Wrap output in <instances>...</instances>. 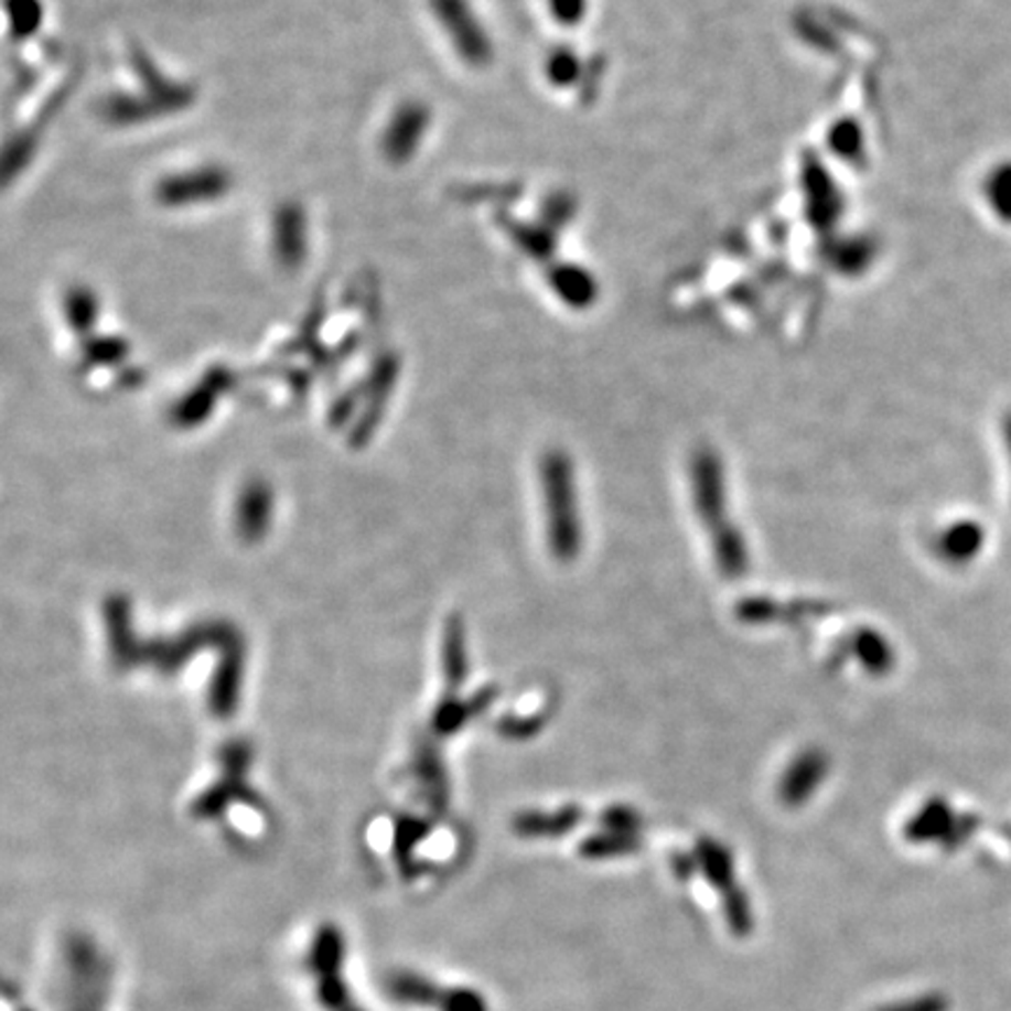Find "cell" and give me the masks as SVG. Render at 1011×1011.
Returning <instances> with one entry per match:
<instances>
[{"label": "cell", "mask_w": 1011, "mask_h": 1011, "mask_svg": "<svg viewBox=\"0 0 1011 1011\" xmlns=\"http://www.w3.org/2000/svg\"><path fill=\"white\" fill-rule=\"evenodd\" d=\"M541 492L548 518V548L552 558L571 562L581 550L583 527L577 508L574 469L564 452H548L541 460Z\"/></svg>", "instance_id": "1"}, {"label": "cell", "mask_w": 1011, "mask_h": 1011, "mask_svg": "<svg viewBox=\"0 0 1011 1011\" xmlns=\"http://www.w3.org/2000/svg\"><path fill=\"white\" fill-rule=\"evenodd\" d=\"M233 176L230 171L223 166H197L193 171H183V174L166 176L158 183L155 197L160 204L169 208H185L193 204L216 202L230 193Z\"/></svg>", "instance_id": "2"}, {"label": "cell", "mask_w": 1011, "mask_h": 1011, "mask_svg": "<svg viewBox=\"0 0 1011 1011\" xmlns=\"http://www.w3.org/2000/svg\"><path fill=\"white\" fill-rule=\"evenodd\" d=\"M693 502L700 520L710 531L727 525L723 508H727V490H723V469L719 456L710 450H700L691 462Z\"/></svg>", "instance_id": "3"}, {"label": "cell", "mask_w": 1011, "mask_h": 1011, "mask_svg": "<svg viewBox=\"0 0 1011 1011\" xmlns=\"http://www.w3.org/2000/svg\"><path fill=\"white\" fill-rule=\"evenodd\" d=\"M310 237H308V216L300 204H281L272 221V251L283 270H298L308 258Z\"/></svg>", "instance_id": "4"}, {"label": "cell", "mask_w": 1011, "mask_h": 1011, "mask_svg": "<svg viewBox=\"0 0 1011 1011\" xmlns=\"http://www.w3.org/2000/svg\"><path fill=\"white\" fill-rule=\"evenodd\" d=\"M827 773H829L827 754H822L819 750L800 752L779 777L777 796L782 800V806H787V808L804 806L806 800L817 792V787L822 785Z\"/></svg>", "instance_id": "5"}, {"label": "cell", "mask_w": 1011, "mask_h": 1011, "mask_svg": "<svg viewBox=\"0 0 1011 1011\" xmlns=\"http://www.w3.org/2000/svg\"><path fill=\"white\" fill-rule=\"evenodd\" d=\"M316 969L321 971L326 981L321 988V998L331 1011H361L352 1004L345 983L340 979V965H342V939L335 929H326L321 934L314 948Z\"/></svg>", "instance_id": "6"}, {"label": "cell", "mask_w": 1011, "mask_h": 1011, "mask_svg": "<svg viewBox=\"0 0 1011 1011\" xmlns=\"http://www.w3.org/2000/svg\"><path fill=\"white\" fill-rule=\"evenodd\" d=\"M967 827L958 825V817L950 813V808L942 800L927 804L921 813H915L906 825V838L913 843H934L942 841V846L956 848Z\"/></svg>", "instance_id": "7"}, {"label": "cell", "mask_w": 1011, "mask_h": 1011, "mask_svg": "<svg viewBox=\"0 0 1011 1011\" xmlns=\"http://www.w3.org/2000/svg\"><path fill=\"white\" fill-rule=\"evenodd\" d=\"M583 819V810L577 806H564L552 813L527 810L513 819V831L523 838H556L574 831Z\"/></svg>", "instance_id": "8"}, {"label": "cell", "mask_w": 1011, "mask_h": 1011, "mask_svg": "<svg viewBox=\"0 0 1011 1011\" xmlns=\"http://www.w3.org/2000/svg\"><path fill=\"white\" fill-rule=\"evenodd\" d=\"M230 385H233V375L227 370H223V368H214L212 373L204 377L202 385L193 394H187L181 400V404L176 406L174 419L181 427H195V424L204 422V419L212 415V408L216 404V396L221 391H225Z\"/></svg>", "instance_id": "9"}, {"label": "cell", "mask_w": 1011, "mask_h": 1011, "mask_svg": "<svg viewBox=\"0 0 1011 1011\" xmlns=\"http://www.w3.org/2000/svg\"><path fill=\"white\" fill-rule=\"evenodd\" d=\"M696 862L698 871L705 875L712 888L727 892L735 885V867L733 854L723 848L714 838H700L696 846Z\"/></svg>", "instance_id": "10"}, {"label": "cell", "mask_w": 1011, "mask_h": 1011, "mask_svg": "<svg viewBox=\"0 0 1011 1011\" xmlns=\"http://www.w3.org/2000/svg\"><path fill=\"white\" fill-rule=\"evenodd\" d=\"M714 560H717V567L723 577H740V574H745V569L750 564V556H748V546H745V539H742V534L733 527V523L729 525H721L719 529H714Z\"/></svg>", "instance_id": "11"}, {"label": "cell", "mask_w": 1011, "mask_h": 1011, "mask_svg": "<svg viewBox=\"0 0 1011 1011\" xmlns=\"http://www.w3.org/2000/svg\"><path fill=\"white\" fill-rule=\"evenodd\" d=\"M99 312H101L99 298L92 289H87V286H73L64 298L66 323L71 326V331H75L83 337H87L92 329L97 326Z\"/></svg>", "instance_id": "12"}, {"label": "cell", "mask_w": 1011, "mask_h": 1011, "mask_svg": "<svg viewBox=\"0 0 1011 1011\" xmlns=\"http://www.w3.org/2000/svg\"><path fill=\"white\" fill-rule=\"evenodd\" d=\"M104 118L116 122V125H137L146 122L158 116H164V112L152 104L146 94L143 97H129V94H116V97H108L101 106Z\"/></svg>", "instance_id": "13"}, {"label": "cell", "mask_w": 1011, "mask_h": 1011, "mask_svg": "<svg viewBox=\"0 0 1011 1011\" xmlns=\"http://www.w3.org/2000/svg\"><path fill=\"white\" fill-rule=\"evenodd\" d=\"M270 492L265 485H251L239 504V529L246 539H258L270 518Z\"/></svg>", "instance_id": "14"}, {"label": "cell", "mask_w": 1011, "mask_h": 1011, "mask_svg": "<svg viewBox=\"0 0 1011 1011\" xmlns=\"http://www.w3.org/2000/svg\"><path fill=\"white\" fill-rule=\"evenodd\" d=\"M639 850V838L635 833L621 831H600L588 836L579 846V854L585 860H609V857H623Z\"/></svg>", "instance_id": "15"}, {"label": "cell", "mask_w": 1011, "mask_h": 1011, "mask_svg": "<svg viewBox=\"0 0 1011 1011\" xmlns=\"http://www.w3.org/2000/svg\"><path fill=\"white\" fill-rule=\"evenodd\" d=\"M35 152V133L24 131L17 133L14 139H10L3 150H0V190H3L8 183H12L26 164L33 160Z\"/></svg>", "instance_id": "16"}, {"label": "cell", "mask_w": 1011, "mask_h": 1011, "mask_svg": "<svg viewBox=\"0 0 1011 1011\" xmlns=\"http://www.w3.org/2000/svg\"><path fill=\"white\" fill-rule=\"evenodd\" d=\"M494 691H481L473 698V702H456V700H445L441 708L435 712V729L438 733H454L460 727H464L466 721H471L481 710H485L487 705L494 700Z\"/></svg>", "instance_id": "17"}, {"label": "cell", "mask_w": 1011, "mask_h": 1011, "mask_svg": "<svg viewBox=\"0 0 1011 1011\" xmlns=\"http://www.w3.org/2000/svg\"><path fill=\"white\" fill-rule=\"evenodd\" d=\"M464 627L460 619L452 616L445 625V639H443V667L445 679L452 689H460L466 677V656H464Z\"/></svg>", "instance_id": "18"}, {"label": "cell", "mask_w": 1011, "mask_h": 1011, "mask_svg": "<svg viewBox=\"0 0 1011 1011\" xmlns=\"http://www.w3.org/2000/svg\"><path fill=\"white\" fill-rule=\"evenodd\" d=\"M419 112L415 108H406L398 112L396 122L391 125L387 133V155L394 160H404L410 155V148L415 146V139L419 137Z\"/></svg>", "instance_id": "19"}, {"label": "cell", "mask_w": 1011, "mask_h": 1011, "mask_svg": "<svg viewBox=\"0 0 1011 1011\" xmlns=\"http://www.w3.org/2000/svg\"><path fill=\"white\" fill-rule=\"evenodd\" d=\"M723 894V918H727L729 929L735 937H750L754 929V911L748 900V894L740 888H731Z\"/></svg>", "instance_id": "20"}, {"label": "cell", "mask_w": 1011, "mask_h": 1011, "mask_svg": "<svg viewBox=\"0 0 1011 1011\" xmlns=\"http://www.w3.org/2000/svg\"><path fill=\"white\" fill-rule=\"evenodd\" d=\"M942 548L948 560H967L971 556H977V550L981 548V531L977 523H960L958 527H950L946 531Z\"/></svg>", "instance_id": "21"}, {"label": "cell", "mask_w": 1011, "mask_h": 1011, "mask_svg": "<svg viewBox=\"0 0 1011 1011\" xmlns=\"http://www.w3.org/2000/svg\"><path fill=\"white\" fill-rule=\"evenodd\" d=\"M391 996L400 1002L410 1004H435L441 1002L443 993L431 981L415 977V975H400L391 981Z\"/></svg>", "instance_id": "22"}, {"label": "cell", "mask_w": 1011, "mask_h": 1011, "mask_svg": "<svg viewBox=\"0 0 1011 1011\" xmlns=\"http://www.w3.org/2000/svg\"><path fill=\"white\" fill-rule=\"evenodd\" d=\"M6 12L10 19L12 33L19 37L33 35L43 24L41 0H6Z\"/></svg>", "instance_id": "23"}, {"label": "cell", "mask_w": 1011, "mask_h": 1011, "mask_svg": "<svg viewBox=\"0 0 1011 1011\" xmlns=\"http://www.w3.org/2000/svg\"><path fill=\"white\" fill-rule=\"evenodd\" d=\"M129 345L120 337H87L83 354L94 366H116L127 356Z\"/></svg>", "instance_id": "24"}, {"label": "cell", "mask_w": 1011, "mask_h": 1011, "mask_svg": "<svg viewBox=\"0 0 1011 1011\" xmlns=\"http://www.w3.org/2000/svg\"><path fill=\"white\" fill-rule=\"evenodd\" d=\"M873 1011H950V998L942 990H927V993L896 1000Z\"/></svg>", "instance_id": "25"}, {"label": "cell", "mask_w": 1011, "mask_h": 1011, "mask_svg": "<svg viewBox=\"0 0 1011 1011\" xmlns=\"http://www.w3.org/2000/svg\"><path fill=\"white\" fill-rule=\"evenodd\" d=\"M857 656H860V660H864L869 667H873V670H883V667L888 665V652H885V644L879 635H871V633H860L857 635Z\"/></svg>", "instance_id": "26"}, {"label": "cell", "mask_w": 1011, "mask_h": 1011, "mask_svg": "<svg viewBox=\"0 0 1011 1011\" xmlns=\"http://www.w3.org/2000/svg\"><path fill=\"white\" fill-rule=\"evenodd\" d=\"M438 1004H441L443 1011H487V1004L481 998V993H475L471 988L448 990Z\"/></svg>", "instance_id": "27"}, {"label": "cell", "mask_w": 1011, "mask_h": 1011, "mask_svg": "<svg viewBox=\"0 0 1011 1011\" xmlns=\"http://www.w3.org/2000/svg\"><path fill=\"white\" fill-rule=\"evenodd\" d=\"M602 825H604L609 831L637 833V829L642 827V817H639L635 810H631V808L614 806V808L604 810V815H602Z\"/></svg>", "instance_id": "28"}, {"label": "cell", "mask_w": 1011, "mask_h": 1011, "mask_svg": "<svg viewBox=\"0 0 1011 1011\" xmlns=\"http://www.w3.org/2000/svg\"><path fill=\"white\" fill-rule=\"evenodd\" d=\"M735 614H738L740 621H745V623H768V621L775 619L777 606L773 602H768V600L752 598V600H745L742 604H738Z\"/></svg>", "instance_id": "29"}, {"label": "cell", "mask_w": 1011, "mask_h": 1011, "mask_svg": "<svg viewBox=\"0 0 1011 1011\" xmlns=\"http://www.w3.org/2000/svg\"><path fill=\"white\" fill-rule=\"evenodd\" d=\"M673 871L679 881H689L691 875L698 871V862H696V854H686V852H677L673 857Z\"/></svg>", "instance_id": "30"}]
</instances>
